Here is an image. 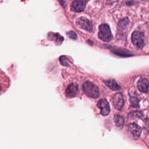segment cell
Returning a JSON list of instances; mask_svg holds the SVG:
<instances>
[{"mask_svg": "<svg viewBox=\"0 0 149 149\" xmlns=\"http://www.w3.org/2000/svg\"><path fill=\"white\" fill-rule=\"evenodd\" d=\"M83 90L85 93L90 97L96 98L100 95L98 88L91 81H86L83 85Z\"/></svg>", "mask_w": 149, "mask_h": 149, "instance_id": "1", "label": "cell"}, {"mask_svg": "<svg viewBox=\"0 0 149 149\" xmlns=\"http://www.w3.org/2000/svg\"><path fill=\"white\" fill-rule=\"evenodd\" d=\"M98 37L101 40L105 42H109L112 39V34L108 24H102L99 26Z\"/></svg>", "mask_w": 149, "mask_h": 149, "instance_id": "2", "label": "cell"}, {"mask_svg": "<svg viewBox=\"0 0 149 149\" xmlns=\"http://www.w3.org/2000/svg\"><path fill=\"white\" fill-rule=\"evenodd\" d=\"M132 42L134 45L139 49L143 48L144 43V34L139 31H134L132 35Z\"/></svg>", "mask_w": 149, "mask_h": 149, "instance_id": "3", "label": "cell"}, {"mask_svg": "<svg viewBox=\"0 0 149 149\" xmlns=\"http://www.w3.org/2000/svg\"><path fill=\"white\" fill-rule=\"evenodd\" d=\"M76 24L81 29L85 30L91 31L93 30V24L90 21L84 17H80L76 21Z\"/></svg>", "mask_w": 149, "mask_h": 149, "instance_id": "4", "label": "cell"}, {"mask_svg": "<svg viewBox=\"0 0 149 149\" xmlns=\"http://www.w3.org/2000/svg\"><path fill=\"white\" fill-rule=\"evenodd\" d=\"M97 107L101 109L100 113L103 116L108 115L110 112V107L108 102L105 99L100 100L97 103Z\"/></svg>", "mask_w": 149, "mask_h": 149, "instance_id": "5", "label": "cell"}, {"mask_svg": "<svg viewBox=\"0 0 149 149\" xmlns=\"http://www.w3.org/2000/svg\"><path fill=\"white\" fill-rule=\"evenodd\" d=\"M112 102L115 108L117 109L120 110L124 105V100L122 94L120 93L115 94L113 97Z\"/></svg>", "mask_w": 149, "mask_h": 149, "instance_id": "6", "label": "cell"}, {"mask_svg": "<svg viewBox=\"0 0 149 149\" xmlns=\"http://www.w3.org/2000/svg\"><path fill=\"white\" fill-rule=\"evenodd\" d=\"M128 130L134 139H137L141 134V129L136 123H130L128 125Z\"/></svg>", "mask_w": 149, "mask_h": 149, "instance_id": "7", "label": "cell"}, {"mask_svg": "<svg viewBox=\"0 0 149 149\" xmlns=\"http://www.w3.org/2000/svg\"><path fill=\"white\" fill-rule=\"evenodd\" d=\"M9 86V80L8 76L0 69V93H3Z\"/></svg>", "mask_w": 149, "mask_h": 149, "instance_id": "8", "label": "cell"}, {"mask_svg": "<svg viewBox=\"0 0 149 149\" xmlns=\"http://www.w3.org/2000/svg\"><path fill=\"white\" fill-rule=\"evenodd\" d=\"M78 85L74 83L70 84L65 91L66 96L68 98L74 97L78 93Z\"/></svg>", "mask_w": 149, "mask_h": 149, "instance_id": "9", "label": "cell"}, {"mask_svg": "<svg viewBox=\"0 0 149 149\" xmlns=\"http://www.w3.org/2000/svg\"><path fill=\"white\" fill-rule=\"evenodd\" d=\"M86 3V1L85 0H76L72 3L71 5V8L74 12H80L84 9Z\"/></svg>", "mask_w": 149, "mask_h": 149, "instance_id": "10", "label": "cell"}, {"mask_svg": "<svg viewBox=\"0 0 149 149\" xmlns=\"http://www.w3.org/2000/svg\"><path fill=\"white\" fill-rule=\"evenodd\" d=\"M137 87L141 92L147 93L149 91V81L146 78L140 79L137 82Z\"/></svg>", "mask_w": 149, "mask_h": 149, "instance_id": "11", "label": "cell"}, {"mask_svg": "<svg viewBox=\"0 0 149 149\" xmlns=\"http://www.w3.org/2000/svg\"><path fill=\"white\" fill-rule=\"evenodd\" d=\"M104 83L111 90H117L120 88V86H119V84L113 79L104 81Z\"/></svg>", "mask_w": 149, "mask_h": 149, "instance_id": "12", "label": "cell"}, {"mask_svg": "<svg viewBox=\"0 0 149 149\" xmlns=\"http://www.w3.org/2000/svg\"><path fill=\"white\" fill-rule=\"evenodd\" d=\"M114 122L118 127H119L120 128H122L124 126V124H125L124 118L122 116L119 115H115V116H114Z\"/></svg>", "mask_w": 149, "mask_h": 149, "instance_id": "13", "label": "cell"}, {"mask_svg": "<svg viewBox=\"0 0 149 149\" xmlns=\"http://www.w3.org/2000/svg\"><path fill=\"white\" fill-rule=\"evenodd\" d=\"M129 23V20L127 18H123L118 23V26L120 28H125L126 26Z\"/></svg>", "mask_w": 149, "mask_h": 149, "instance_id": "14", "label": "cell"}, {"mask_svg": "<svg viewBox=\"0 0 149 149\" xmlns=\"http://www.w3.org/2000/svg\"><path fill=\"white\" fill-rule=\"evenodd\" d=\"M147 1H149V0H147Z\"/></svg>", "mask_w": 149, "mask_h": 149, "instance_id": "15", "label": "cell"}]
</instances>
